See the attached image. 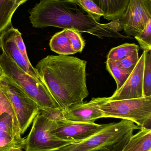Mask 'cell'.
I'll return each instance as SVG.
<instances>
[{
    "label": "cell",
    "instance_id": "21",
    "mask_svg": "<svg viewBox=\"0 0 151 151\" xmlns=\"http://www.w3.org/2000/svg\"><path fill=\"white\" fill-rule=\"evenodd\" d=\"M39 112L51 121L58 122L66 120L61 107H43L40 108Z\"/></svg>",
    "mask_w": 151,
    "mask_h": 151
},
{
    "label": "cell",
    "instance_id": "10",
    "mask_svg": "<svg viewBox=\"0 0 151 151\" xmlns=\"http://www.w3.org/2000/svg\"><path fill=\"white\" fill-rule=\"evenodd\" d=\"M106 125L95 122H76L66 119L57 122L56 127L52 133L61 139L78 142L88 138Z\"/></svg>",
    "mask_w": 151,
    "mask_h": 151
},
{
    "label": "cell",
    "instance_id": "27",
    "mask_svg": "<svg viewBox=\"0 0 151 151\" xmlns=\"http://www.w3.org/2000/svg\"><path fill=\"white\" fill-rule=\"evenodd\" d=\"M4 112H6L10 114L17 120L14 111L10 104L9 103V101L4 96V94L0 90V114Z\"/></svg>",
    "mask_w": 151,
    "mask_h": 151
},
{
    "label": "cell",
    "instance_id": "4",
    "mask_svg": "<svg viewBox=\"0 0 151 151\" xmlns=\"http://www.w3.org/2000/svg\"><path fill=\"white\" fill-rule=\"evenodd\" d=\"M0 66L4 75L32 99L39 108L61 107L42 82L22 70L3 53L0 56Z\"/></svg>",
    "mask_w": 151,
    "mask_h": 151
},
{
    "label": "cell",
    "instance_id": "19",
    "mask_svg": "<svg viewBox=\"0 0 151 151\" xmlns=\"http://www.w3.org/2000/svg\"><path fill=\"white\" fill-rule=\"evenodd\" d=\"M106 67L108 71L116 81L117 86L116 90L119 89L123 85L131 73L121 69L116 61L107 60Z\"/></svg>",
    "mask_w": 151,
    "mask_h": 151
},
{
    "label": "cell",
    "instance_id": "24",
    "mask_svg": "<svg viewBox=\"0 0 151 151\" xmlns=\"http://www.w3.org/2000/svg\"><path fill=\"white\" fill-rule=\"evenodd\" d=\"M88 12L92 17L98 22L100 21V18L103 16L102 9L94 2L93 0H76Z\"/></svg>",
    "mask_w": 151,
    "mask_h": 151
},
{
    "label": "cell",
    "instance_id": "26",
    "mask_svg": "<svg viewBox=\"0 0 151 151\" xmlns=\"http://www.w3.org/2000/svg\"><path fill=\"white\" fill-rule=\"evenodd\" d=\"M14 39H15V42H16V45H17L18 48L19 49L23 56L27 61H30L29 58L27 56L26 49L25 43L23 41L21 33L18 31V29H16V28H15V32H14Z\"/></svg>",
    "mask_w": 151,
    "mask_h": 151
},
{
    "label": "cell",
    "instance_id": "5",
    "mask_svg": "<svg viewBox=\"0 0 151 151\" xmlns=\"http://www.w3.org/2000/svg\"><path fill=\"white\" fill-rule=\"evenodd\" d=\"M133 122L122 119L106 126L88 138L66 145L59 151H108L129 132L141 129Z\"/></svg>",
    "mask_w": 151,
    "mask_h": 151
},
{
    "label": "cell",
    "instance_id": "31",
    "mask_svg": "<svg viewBox=\"0 0 151 151\" xmlns=\"http://www.w3.org/2000/svg\"><path fill=\"white\" fill-rule=\"evenodd\" d=\"M51 151H59V150H55Z\"/></svg>",
    "mask_w": 151,
    "mask_h": 151
},
{
    "label": "cell",
    "instance_id": "32",
    "mask_svg": "<svg viewBox=\"0 0 151 151\" xmlns=\"http://www.w3.org/2000/svg\"><path fill=\"white\" fill-rule=\"evenodd\" d=\"M0 56H1V55H0Z\"/></svg>",
    "mask_w": 151,
    "mask_h": 151
},
{
    "label": "cell",
    "instance_id": "22",
    "mask_svg": "<svg viewBox=\"0 0 151 151\" xmlns=\"http://www.w3.org/2000/svg\"><path fill=\"white\" fill-rule=\"evenodd\" d=\"M143 51L151 50V20H150L143 31L138 36L135 37Z\"/></svg>",
    "mask_w": 151,
    "mask_h": 151
},
{
    "label": "cell",
    "instance_id": "20",
    "mask_svg": "<svg viewBox=\"0 0 151 151\" xmlns=\"http://www.w3.org/2000/svg\"><path fill=\"white\" fill-rule=\"evenodd\" d=\"M144 97L151 96V50L146 52L143 75Z\"/></svg>",
    "mask_w": 151,
    "mask_h": 151
},
{
    "label": "cell",
    "instance_id": "14",
    "mask_svg": "<svg viewBox=\"0 0 151 151\" xmlns=\"http://www.w3.org/2000/svg\"><path fill=\"white\" fill-rule=\"evenodd\" d=\"M130 0H93L103 10L104 18L113 20L121 18Z\"/></svg>",
    "mask_w": 151,
    "mask_h": 151
},
{
    "label": "cell",
    "instance_id": "23",
    "mask_svg": "<svg viewBox=\"0 0 151 151\" xmlns=\"http://www.w3.org/2000/svg\"><path fill=\"white\" fill-rule=\"evenodd\" d=\"M66 31L71 46L74 52L76 53L82 52L85 47V42L80 33L70 29H66Z\"/></svg>",
    "mask_w": 151,
    "mask_h": 151
},
{
    "label": "cell",
    "instance_id": "16",
    "mask_svg": "<svg viewBox=\"0 0 151 151\" xmlns=\"http://www.w3.org/2000/svg\"><path fill=\"white\" fill-rule=\"evenodd\" d=\"M49 46L53 52L62 55H69L75 54L73 50L66 29L56 33L51 39Z\"/></svg>",
    "mask_w": 151,
    "mask_h": 151
},
{
    "label": "cell",
    "instance_id": "6",
    "mask_svg": "<svg viewBox=\"0 0 151 151\" xmlns=\"http://www.w3.org/2000/svg\"><path fill=\"white\" fill-rule=\"evenodd\" d=\"M0 90L10 104L21 134L32 124L39 111L37 104L5 75L0 79Z\"/></svg>",
    "mask_w": 151,
    "mask_h": 151
},
{
    "label": "cell",
    "instance_id": "29",
    "mask_svg": "<svg viewBox=\"0 0 151 151\" xmlns=\"http://www.w3.org/2000/svg\"><path fill=\"white\" fill-rule=\"evenodd\" d=\"M27 1V0H16V4L18 6H19Z\"/></svg>",
    "mask_w": 151,
    "mask_h": 151
},
{
    "label": "cell",
    "instance_id": "8",
    "mask_svg": "<svg viewBox=\"0 0 151 151\" xmlns=\"http://www.w3.org/2000/svg\"><path fill=\"white\" fill-rule=\"evenodd\" d=\"M119 20L127 36H138L151 20V0H130Z\"/></svg>",
    "mask_w": 151,
    "mask_h": 151
},
{
    "label": "cell",
    "instance_id": "13",
    "mask_svg": "<svg viewBox=\"0 0 151 151\" xmlns=\"http://www.w3.org/2000/svg\"><path fill=\"white\" fill-rule=\"evenodd\" d=\"M100 97L93 98L90 102L73 105L64 109L65 118L76 122L93 123L97 120L105 118L99 108Z\"/></svg>",
    "mask_w": 151,
    "mask_h": 151
},
{
    "label": "cell",
    "instance_id": "25",
    "mask_svg": "<svg viewBox=\"0 0 151 151\" xmlns=\"http://www.w3.org/2000/svg\"><path fill=\"white\" fill-rule=\"evenodd\" d=\"M138 51L139 50H135L125 58L116 62L121 69L131 73L139 61Z\"/></svg>",
    "mask_w": 151,
    "mask_h": 151
},
{
    "label": "cell",
    "instance_id": "30",
    "mask_svg": "<svg viewBox=\"0 0 151 151\" xmlns=\"http://www.w3.org/2000/svg\"><path fill=\"white\" fill-rule=\"evenodd\" d=\"M4 75V72L3 71L2 69L1 66H0V79H1V78Z\"/></svg>",
    "mask_w": 151,
    "mask_h": 151
},
{
    "label": "cell",
    "instance_id": "3",
    "mask_svg": "<svg viewBox=\"0 0 151 151\" xmlns=\"http://www.w3.org/2000/svg\"><path fill=\"white\" fill-rule=\"evenodd\" d=\"M98 106L105 118L128 120L141 127L150 129L151 96L119 100L100 97Z\"/></svg>",
    "mask_w": 151,
    "mask_h": 151
},
{
    "label": "cell",
    "instance_id": "9",
    "mask_svg": "<svg viewBox=\"0 0 151 151\" xmlns=\"http://www.w3.org/2000/svg\"><path fill=\"white\" fill-rule=\"evenodd\" d=\"M146 51L139 58V61L125 83L113 95L108 97L110 100H119L144 97L143 75Z\"/></svg>",
    "mask_w": 151,
    "mask_h": 151
},
{
    "label": "cell",
    "instance_id": "1",
    "mask_svg": "<svg viewBox=\"0 0 151 151\" xmlns=\"http://www.w3.org/2000/svg\"><path fill=\"white\" fill-rule=\"evenodd\" d=\"M33 27H54L103 37L132 38L120 33L124 25L119 19L107 24L97 22L76 0H41L29 11Z\"/></svg>",
    "mask_w": 151,
    "mask_h": 151
},
{
    "label": "cell",
    "instance_id": "11",
    "mask_svg": "<svg viewBox=\"0 0 151 151\" xmlns=\"http://www.w3.org/2000/svg\"><path fill=\"white\" fill-rule=\"evenodd\" d=\"M17 122L9 113L0 114V151L25 150V138H22Z\"/></svg>",
    "mask_w": 151,
    "mask_h": 151
},
{
    "label": "cell",
    "instance_id": "18",
    "mask_svg": "<svg viewBox=\"0 0 151 151\" xmlns=\"http://www.w3.org/2000/svg\"><path fill=\"white\" fill-rule=\"evenodd\" d=\"M140 47L134 43H126L112 49L107 56V60L117 61L125 58Z\"/></svg>",
    "mask_w": 151,
    "mask_h": 151
},
{
    "label": "cell",
    "instance_id": "28",
    "mask_svg": "<svg viewBox=\"0 0 151 151\" xmlns=\"http://www.w3.org/2000/svg\"><path fill=\"white\" fill-rule=\"evenodd\" d=\"M134 131H130L127 133L119 141L115 144L108 151H122L125 145L129 141L130 137L133 135Z\"/></svg>",
    "mask_w": 151,
    "mask_h": 151
},
{
    "label": "cell",
    "instance_id": "2",
    "mask_svg": "<svg viewBox=\"0 0 151 151\" xmlns=\"http://www.w3.org/2000/svg\"><path fill=\"white\" fill-rule=\"evenodd\" d=\"M87 62L68 55H48L35 67L41 80L59 106L65 108L83 103L89 95Z\"/></svg>",
    "mask_w": 151,
    "mask_h": 151
},
{
    "label": "cell",
    "instance_id": "15",
    "mask_svg": "<svg viewBox=\"0 0 151 151\" xmlns=\"http://www.w3.org/2000/svg\"><path fill=\"white\" fill-rule=\"evenodd\" d=\"M122 151H151V129L141 127L131 136Z\"/></svg>",
    "mask_w": 151,
    "mask_h": 151
},
{
    "label": "cell",
    "instance_id": "12",
    "mask_svg": "<svg viewBox=\"0 0 151 151\" xmlns=\"http://www.w3.org/2000/svg\"><path fill=\"white\" fill-rule=\"evenodd\" d=\"M15 29L11 26L0 34V47L2 53L11 59L22 70L36 80L42 81L35 68L33 67L30 61L24 58L18 48L14 39Z\"/></svg>",
    "mask_w": 151,
    "mask_h": 151
},
{
    "label": "cell",
    "instance_id": "17",
    "mask_svg": "<svg viewBox=\"0 0 151 151\" xmlns=\"http://www.w3.org/2000/svg\"><path fill=\"white\" fill-rule=\"evenodd\" d=\"M18 7L16 0H0V34L12 26V18Z\"/></svg>",
    "mask_w": 151,
    "mask_h": 151
},
{
    "label": "cell",
    "instance_id": "7",
    "mask_svg": "<svg viewBox=\"0 0 151 151\" xmlns=\"http://www.w3.org/2000/svg\"><path fill=\"white\" fill-rule=\"evenodd\" d=\"M57 122L51 121L40 112L33 121V126L25 138V151H51L59 150L66 145L76 143L64 140L52 133Z\"/></svg>",
    "mask_w": 151,
    "mask_h": 151
}]
</instances>
